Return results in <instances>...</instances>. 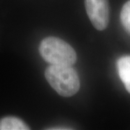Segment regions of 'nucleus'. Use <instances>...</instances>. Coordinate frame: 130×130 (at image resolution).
Masks as SVG:
<instances>
[{"label": "nucleus", "instance_id": "1", "mask_svg": "<svg viewBox=\"0 0 130 130\" xmlns=\"http://www.w3.org/2000/svg\"><path fill=\"white\" fill-rule=\"evenodd\" d=\"M47 82L56 93L63 97H72L79 90V75L72 66H48L45 71Z\"/></svg>", "mask_w": 130, "mask_h": 130}, {"label": "nucleus", "instance_id": "2", "mask_svg": "<svg viewBox=\"0 0 130 130\" xmlns=\"http://www.w3.org/2000/svg\"><path fill=\"white\" fill-rule=\"evenodd\" d=\"M39 52L43 59L51 64L72 66L77 61L74 48L59 38H44L40 43Z\"/></svg>", "mask_w": 130, "mask_h": 130}, {"label": "nucleus", "instance_id": "3", "mask_svg": "<svg viewBox=\"0 0 130 130\" xmlns=\"http://www.w3.org/2000/svg\"><path fill=\"white\" fill-rule=\"evenodd\" d=\"M89 19L98 30L107 28L109 22V5L108 0H85Z\"/></svg>", "mask_w": 130, "mask_h": 130}, {"label": "nucleus", "instance_id": "4", "mask_svg": "<svg viewBox=\"0 0 130 130\" xmlns=\"http://www.w3.org/2000/svg\"><path fill=\"white\" fill-rule=\"evenodd\" d=\"M117 70L126 90L130 93V56H121L117 61Z\"/></svg>", "mask_w": 130, "mask_h": 130}, {"label": "nucleus", "instance_id": "5", "mask_svg": "<svg viewBox=\"0 0 130 130\" xmlns=\"http://www.w3.org/2000/svg\"><path fill=\"white\" fill-rule=\"evenodd\" d=\"M28 126L23 120L14 116H7L0 119V130H28Z\"/></svg>", "mask_w": 130, "mask_h": 130}, {"label": "nucleus", "instance_id": "6", "mask_svg": "<svg viewBox=\"0 0 130 130\" xmlns=\"http://www.w3.org/2000/svg\"><path fill=\"white\" fill-rule=\"evenodd\" d=\"M121 22L125 30L130 34V0L124 5L120 14Z\"/></svg>", "mask_w": 130, "mask_h": 130}]
</instances>
